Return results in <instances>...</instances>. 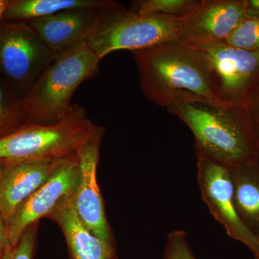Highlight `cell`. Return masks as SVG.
<instances>
[{
  "mask_svg": "<svg viewBox=\"0 0 259 259\" xmlns=\"http://www.w3.org/2000/svg\"><path fill=\"white\" fill-rule=\"evenodd\" d=\"M132 54L141 90L155 105L168 108L180 102L204 101L226 105L214 96L208 64L193 46L176 39Z\"/></svg>",
  "mask_w": 259,
  "mask_h": 259,
  "instance_id": "cell-1",
  "label": "cell"
},
{
  "mask_svg": "<svg viewBox=\"0 0 259 259\" xmlns=\"http://www.w3.org/2000/svg\"><path fill=\"white\" fill-rule=\"evenodd\" d=\"M167 109L193 134L197 158H207L228 168L258 161L243 107L192 101Z\"/></svg>",
  "mask_w": 259,
  "mask_h": 259,
  "instance_id": "cell-2",
  "label": "cell"
},
{
  "mask_svg": "<svg viewBox=\"0 0 259 259\" xmlns=\"http://www.w3.org/2000/svg\"><path fill=\"white\" fill-rule=\"evenodd\" d=\"M105 130L89 118L86 110L73 104L68 115L54 124L25 122L0 138V159L12 163L56 160L79 156Z\"/></svg>",
  "mask_w": 259,
  "mask_h": 259,
  "instance_id": "cell-3",
  "label": "cell"
},
{
  "mask_svg": "<svg viewBox=\"0 0 259 259\" xmlns=\"http://www.w3.org/2000/svg\"><path fill=\"white\" fill-rule=\"evenodd\" d=\"M100 61L87 42L61 53L20 101L27 120L48 125L63 120L77 88L98 74Z\"/></svg>",
  "mask_w": 259,
  "mask_h": 259,
  "instance_id": "cell-4",
  "label": "cell"
},
{
  "mask_svg": "<svg viewBox=\"0 0 259 259\" xmlns=\"http://www.w3.org/2000/svg\"><path fill=\"white\" fill-rule=\"evenodd\" d=\"M178 25L176 17L140 14L117 2L109 1L99 10L87 44L101 60L114 51L133 52L176 40Z\"/></svg>",
  "mask_w": 259,
  "mask_h": 259,
  "instance_id": "cell-5",
  "label": "cell"
},
{
  "mask_svg": "<svg viewBox=\"0 0 259 259\" xmlns=\"http://www.w3.org/2000/svg\"><path fill=\"white\" fill-rule=\"evenodd\" d=\"M30 24L3 21L0 28V76L21 101L59 56Z\"/></svg>",
  "mask_w": 259,
  "mask_h": 259,
  "instance_id": "cell-6",
  "label": "cell"
},
{
  "mask_svg": "<svg viewBox=\"0 0 259 259\" xmlns=\"http://www.w3.org/2000/svg\"><path fill=\"white\" fill-rule=\"evenodd\" d=\"M194 47L207 61L218 101L243 107L259 81V50H244L225 41Z\"/></svg>",
  "mask_w": 259,
  "mask_h": 259,
  "instance_id": "cell-7",
  "label": "cell"
},
{
  "mask_svg": "<svg viewBox=\"0 0 259 259\" xmlns=\"http://www.w3.org/2000/svg\"><path fill=\"white\" fill-rule=\"evenodd\" d=\"M79 173V156L61 159L49 180L24 201L6 223L8 244L16 245L29 227L49 217L64 201L74 197Z\"/></svg>",
  "mask_w": 259,
  "mask_h": 259,
  "instance_id": "cell-8",
  "label": "cell"
},
{
  "mask_svg": "<svg viewBox=\"0 0 259 259\" xmlns=\"http://www.w3.org/2000/svg\"><path fill=\"white\" fill-rule=\"evenodd\" d=\"M197 182L202 200L213 218L233 239L246 245L254 253L258 238L243 226L237 214L233 186L228 167L207 159L197 158Z\"/></svg>",
  "mask_w": 259,
  "mask_h": 259,
  "instance_id": "cell-9",
  "label": "cell"
},
{
  "mask_svg": "<svg viewBox=\"0 0 259 259\" xmlns=\"http://www.w3.org/2000/svg\"><path fill=\"white\" fill-rule=\"evenodd\" d=\"M246 18L244 0H198L179 18L178 40L193 47L225 41Z\"/></svg>",
  "mask_w": 259,
  "mask_h": 259,
  "instance_id": "cell-10",
  "label": "cell"
},
{
  "mask_svg": "<svg viewBox=\"0 0 259 259\" xmlns=\"http://www.w3.org/2000/svg\"><path fill=\"white\" fill-rule=\"evenodd\" d=\"M102 137L93 140L80 151L79 181L74 205L80 221L90 233L102 241L115 244L97 179Z\"/></svg>",
  "mask_w": 259,
  "mask_h": 259,
  "instance_id": "cell-11",
  "label": "cell"
},
{
  "mask_svg": "<svg viewBox=\"0 0 259 259\" xmlns=\"http://www.w3.org/2000/svg\"><path fill=\"white\" fill-rule=\"evenodd\" d=\"M100 9L66 10L28 23L51 50L61 54L87 42L96 25Z\"/></svg>",
  "mask_w": 259,
  "mask_h": 259,
  "instance_id": "cell-12",
  "label": "cell"
},
{
  "mask_svg": "<svg viewBox=\"0 0 259 259\" xmlns=\"http://www.w3.org/2000/svg\"><path fill=\"white\" fill-rule=\"evenodd\" d=\"M61 159L13 163L7 170L0 178V214L5 223L24 201L49 180Z\"/></svg>",
  "mask_w": 259,
  "mask_h": 259,
  "instance_id": "cell-13",
  "label": "cell"
},
{
  "mask_svg": "<svg viewBox=\"0 0 259 259\" xmlns=\"http://www.w3.org/2000/svg\"><path fill=\"white\" fill-rule=\"evenodd\" d=\"M74 197L66 199L48 218L64 233L73 259H117L115 244L102 241L88 231L76 212Z\"/></svg>",
  "mask_w": 259,
  "mask_h": 259,
  "instance_id": "cell-14",
  "label": "cell"
},
{
  "mask_svg": "<svg viewBox=\"0 0 259 259\" xmlns=\"http://www.w3.org/2000/svg\"><path fill=\"white\" fill-rule=\"evenodd\" d=\"M235 207L243 226L259 238V161L228 168Z\"/></svg>",
  "mask_w": 259,
  "mask_h": 259,
  "instance_id": "cell-15",
  "label": "cell"
},
{
  "mask_svg": "<svg viewBox=\"0 0 259 259\" xmlns=\"http://www.w3.org/2000/svg\"><path fill=\"white\" fill-rule=\"evenodd\" d=\"M108 3V0H13L3 20L30 23L66 10L101 8Z\"/></svg>",
  "mask_w": 259,
  "mask_h": 259,
  "instance_id": "cell-16",
  "label": "cell"
},
{
  "mask_svg": "<svg viewBox=\"0 0 259 259\" xmlns=\"http://www.w3.org/2000/svg\"><path fill=\"white\" fill-rule=\"evenodd\" d=\"M28 122L20 100L12 93L0 76V138Z\"/></svg>",
  "mask_w": 259,
  "mask_h": 259,
  "instance_id": "cell-17",
  "label": "cell"
},
{
  "mask_svg": "<svg viewBox=\"0 0 259 259\" xmlns=\"http://www.w3.org/2000/svg\"><path fill=\"white\" fill-rule=\"evenodd\" d=\"M198 0H140L130 9L144 15H161L180 18L185 16Z\"/></svg>",
  "mask_w": 259,
  "mask_h": 259,
  "instance_id": "cell-18",
  "label": "cell"
},
{
  "mask_svg": "<svg viewBox=\"0 0 259 259\" xmlns=\"http://www.w3.org/2000/svg\"><path fill=\"white\" fill-rule=\"evenodd\" d=\"M225 42L244 50H259V19H245Z\"/></svg>",
  "mask_w": 259,
  "mask_h": 259,
  "instance_id": "cell-19",
  "label": "cell"
},
{
  "mask_svg": "<svg viewBox=\"0 0 259 259\" xmlns=\"http://www.w3.org/2000/svg\"><path fill=\"white\" fill-rule=\"evenodd\" d=\"M37 223L29 227L16 245H7L0 259H33Z\"/></svg>",
  "mask_w": 259,
  "mask_h": 259,
  "instance_id": "cell-20",
  "label": "cell"
},
{
  "mask_svg": "<svg viewBox=\"0 0 259 259\" xmlns=\"http://www.w3.org/2000/svg\"><path fill=\"white\" fill-rule=\"evenodd\" d=\"M164 259H197L191 249L187 233L176 230L168 233L164 248Z\"/></svg>",
  "mask_w": 259,
  "mask_h": 259,
  "instance_id": "cell-21",
  "label": "cell"
},
{
  "mask_svg": "<svg viewBox=\"0 0 259 259\" xmlns=\"http://www.w3.org/2000/svg\"><path fill=\"white\" fill-rule=\"evenodd\" d=\"M243 107L254 141L259 161V81L248 95Z\"/></svg>",
  "mask_w": 259,
  "mask_h": 259,
  "instance_id": "cell-22",
  "label": "cell"
},
{
  "mask_svg": "<svg viewBox=\"0 0 259 259\" xmlns=\"http://www.w3.org/2000/svg\"><path fill=\"white\" fill-rule=\"evenodd\" d=\"M244 3L247 18L259 19V0H244Z\"/></svg>",
  "mask_w": 259,
  "mask_h": 259,
  "instance_id": "cell-23",
  "label": "cell"
},
{
  "mask_svg": "<svg viewBox=\"0 0 259 259\" xmlns=\"http://www.w3.org/2000/svg\"><path fill=\"white\" fill-rule=\"evenodd\" d=\"M8 245V230L5 220L0 214V248Z\"/></svg>",
  "mask_w": 259,
  "mask_h": 259,
  "instance_id": "cell-24",
  "label": "cell"
},
{
  "mask_svg": "<svg viewBox=\"0 0 259 259\" xmlns=\"http://www.w3.org/2000/svg\"><path fill=\"white\" fill-rule=\"evenodd\" d=\"M12 2L13 0H0V28H1L2 23L3 21V15L11 5Z\"/></svg>",
  "mask_w": 259,
  "mask_h": 259,
  "instance_id": "cell-25",
  "label": "cell"
},
{
  "mask_svg": "<svg viewBox=\"0 0 259 259\" xmlns=\"http://www.w3.org/2000/svg\"><path fill=\"white\" fill-rule=\"evenodd\" d=\"M13 164V163H10L9 161L0 159V178Z\"/></svg>",
  "mask_w": 259,
  "mask_h": 259,
  "instance_id": "cell-26",
  "label": "cell"
},
{
  "mask_svg": "<svg viewBox=\"0 0 259 259\" xmlns=\"http://www.w3.org/2000/svg\"><path fill=\"white\" fill-rule=\"evenodd\" d=\"M253 255H254L255 259H259V238L258 241V245H257L256 250H255V252L254 253H253Z\"/></svg>",
  "mask_w": 259,
  "mask_h": 259,
  "instance_id": "cell-27",
  "label": "cell"
},
{
  "mask_svg": "<svg viewBox=\"0 0 259 259\" xmlns=\"http://www.w3.org/2000/svg\"><path fill=\"white\" fill-rule=\"evenodd\" d=\"M5 247H2V248H0V258H1L2 255H3V251H4Z\"/></svg>",
  "mask_w": 259,
  "mask_h": 259,
  "instance_id": "cell-28",
  "label": "cell"
}]
</instances>
